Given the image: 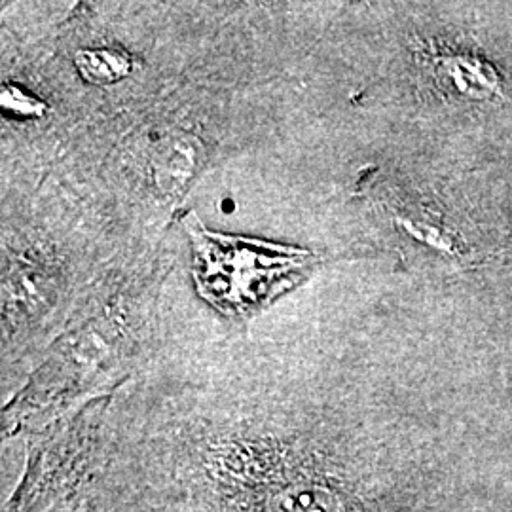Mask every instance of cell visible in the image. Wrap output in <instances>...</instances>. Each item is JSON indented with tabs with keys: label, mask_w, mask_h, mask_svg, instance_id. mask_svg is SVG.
<instances>
[{
	"label": "cell",
	"mask_w": 512,
	"mask_h": 512,
	"mask_svg": "<svg viewBox=\"0 0 512 512\" xmlns=\"http://www.w3.org/2000/svg\"><path fill=\"white\" fill-rule=\"evenodd\" d=\"M196 279L203 298L222 310H251L293 279L310 255L300 249L241 241L192 228Z\"/></svg>",
	"instance_id": "1"
},
{
	"label": "cell",
	"mask_w": 512,
	"mask_h": 512,
	"mask_svg": "<svg viewBox=\"0 0 512 512\" xmlns=\"http://www.w3.org/2000/svg\"><path fill=\"white\" fill-rule=\"evenodd\" d=\"M431 71L440 88L450 95L473 101L494 99L501 95L499 76L484 61L469 55L446 54L431 57Z\"/></svg>",
	"instance_id": "2"
},
{
	"label": "cell",
	"mask_w": 512,
	"mask_h": 512,
	"mask_svg": "<svg viewBox=\"0 0 512 512\" xmlns=\"http://www.w3.org/2000/svg\"><path fill=\"white\" fill-rule=\"evenodd\" d=\"M158 183L165 188L183 186L194 173L196 167V147L190 145V139L184 141H165L156 150L154 156Z\"/></svg>",
	"instance_id": "3"
},
{
	"label": "cell",
	"mask_w": 512,
	"mask_h": 512,
	"mask_svg": "<svg viewBox=\"0 0 512 512\" xmlns=\"http://www.w3.org/2000/svg\"><path fill=\"white\" fill-rule=\"evenodd\" d=\"M76 67L93 84H112L131 71L126 54L116 50H82L76 54Z\"/></svg>",
	"instance_id": "4"
},
{
	"label": "cell",
	"mask_w": 512,
	"mask_h": 512,
	"mask_svg": "<svg viewBox=\"0 0 512 512\" xmlns=\"http://www.w3.org/2000/svg\"><path fill=\"white\" fill-rule=\"evenodd\" d=\"M2 103H4V107H8L18 114H37V112L40 114V110H42V105L37 103L33 97L23 95L16 88H4Z\"/></svg>",
	"instance_id": "5"
}]
</instances>
